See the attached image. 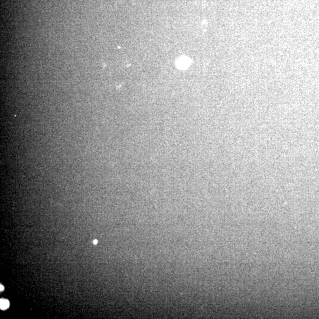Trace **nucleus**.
<instances>
[{"label": "nucleus", "instance_id": "obj_1", "mask_svg": "<svg viewBox=\"0 0 319 319\" xmlns=\"http://www.w3.org/2000/svg\"><path fill=\"white\" fill-rule=\"evenodd\" d=\"M9 307V301L4 299H1V309L5 310Z\"/></svg>", "mask_w": 319, "mask_h": 319}, {"label": "nucleus", "instance_id": "obj_2", "mask_svg": "<svg viewBox=\"0 0 319 319\" xmlns=\"http://www.w3.org/2000/svg\"><path fill=\"white\" fill-rule=\"evenodd\" d=\"M3 290H4V287L3 286L2 287V285H1V291Z\"/></svg>", "mask_w": 319, "mask_h": 319}, {"label": "nucleus", "instance_id": "obj_3", "mask_svg": "<svg viewBox=\"0 0 319 319\" xmlns=\"http://www.w3.org/2000/svg\"><path fill=\"white\" fill-rule=\"evenodd\" d=\"M97 243H98V241L97 240H95L94 241V244H96Z\"/></svg>", "mask_w": 319, "mask_h": 319}]
</instances>
